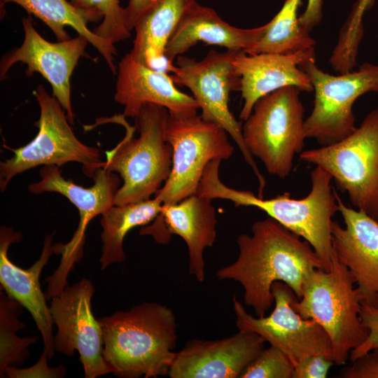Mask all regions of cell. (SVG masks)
<instances>
[{
    "label": "cell",
    "mask_w": 378,
    "mask_h": 378,
    "mask_svg": "<svg viewBox=\"0 0 378 378\" xmlns=\"http://www.w3.org/2000/svg\"><path fill=\"white\" fill-rule=\"evenodd\" d=\"M251 234H239L237 258L216 272L218 280L239 282L244 304L256 316H265L274 302L272 286L282 281L300 299L315 270L326 265L312 246L271 217L253 223Z\"/></svg>",
    "instance_id": "1"
},
{
    "label": "cell",
    "mask_w": 378,
    "mask_h": 378,
    "mask_svg": "<svg viewBox=\"0 0 378 378\" xmlns=\"http://www.w3.org/2000/svg\"><path fill=\"white\" fill-rule=\"evenodd\" d=\"M221 160H213L205 167L197 194L232 202L234 206H253L265 212L286 228L303 238L313 248L328 270L334 251L330 224L339 211L330 174L319 166L310 173L312 187L302 199H293L288 192L264 199L248 190L225 186L219 178Z\"/></svg>",
    "instance_id": "2"
},
{
    "label": "cell",
    "mask_w": 378,
    "mask_h": 378,
    "mask_svg": "<svg viewBox=\"0 0 378 378\" xmlns=\"http://www.w3.org/2000/svg\"><path fill=\"white\" fill-rule=\"evenodd\" d=\"M104 357L120 378L168 375L176 352L177 323L171 309L144 302L99 319Z\"/></svg>",
    "instance_id": "3"
},
{
    "label": "cell",
    "mask_w": 378,
    "mask_h": 378,
    "mask_svg": "<svg viewBox=\"0 0 378 378\" xmlns=\"http://www.w3.org/2000/svg\"><path fill=\"white\" fill-rule=\"evenodd\" d=\"M169 111L148 103L130 125L122 115L118 122L125 128V137L106 152L103 168L118 174L122 180L115 205L150 199L167 181L172 170L173 150L165 138Z\"/></svg>",
    "instance_id": "4"
},
{
    "label": "cell",
    "mask_w": 378,
    "mask_h": 378,
    "mask_svg": "<svg viewBox=\"0 0 378 378\" xmlns=\"http://www.w3.org/2000/svg\"><path fill=\"white\" fill-rule=\"evenodd\" d=\"M355 284L354 277L334 252L328 270L313 271L301 298L291 302L302 318L315 320L326 330L337 365L345 364L351 351L368 335L360 317L363 298Z\"/></svg>",
    "instance_id": "5"
},
{
    "label": "cell",
    "mask_w": 378,
    "mask_h": 378,
    "mask_svg": "<svg viewBox=\"0 0 378 378\" xmlns=\"http://www.w3.org/2000/svg\"><path fill=\"white\" fill-rule=\"evenodd\" d=\"M295 86L276 90L259 99L244 120L242 135L253 156L267 172L280 178L291 173L296 153L302 152L304 108Z\"/></svg>",
    "instance_id": "6"
},
{
    "label": "cell",
    "mask_w": 378,
    "mask_h": 378,
    "mask_svg": "<svg viewBox=\"0 0 378 378\" xmlns=\"http://www.w3.org/2000/svg\"><path fill=\"white\" fill-rule=\"evenodd\" d=\"M300 159L328 171L351 204L378 221V107L343 140L304 150Z\"/></svg>",
    "instance_id": "7"
},
{
    "label": "cell",
    "mask_w": 378,
    "mask_h": 378,
    "mask_svg": "<svg viewBox=\"0 0 378 378\" xmlns=\"http://www.w3.org/2000/svg\"><path fill=\"white\" fill-rule=\"evenodd\" d=\"M238 52L211 50L200 60L180 55L171 76L175 83L190 90L202 111L201 116L221 126L234 141L257 178L258 196L263 197L265 179L244 143L241 123L229 107L231 92L240 91L241 88V78L234 64Z\"/></svg>",
    "instance_id": "8"
},
{
    "label": "cell",
    "mask_w": 378,
    "mask_h": 378,
    "mask_svg": "<svg viewBox=\"0 0 378 378\" xmlns=\"http://www.w3.org/2000/svg\"><path fill=\"white\" fill-rule=\"evenodd\" d=\"M33 94L40 107V117L35 122L38 131L25 146L8 148L13 156L0 164L1 191L17 174L40 165L61 167L76 162L82 164L83 172L90 177L104 167L99 149L84 144L76 137L57 99L42 85Z\"/></svg>",
    "instance_id": "9"
},
{
    "label": "cell",
    "mask_w": 378,
    "mask_h": 378,
    "mask_svg": "<svg viewBox=\"0 0 378 378\" xmlns=\"http://www.w3.org/2000/svg\"><path fill=\"white\" fill-rule=\"evenodd\" d=\"M227 132L201 115L190 116L169 113L165 138L173 150L169 176L155 194L162 205L177 203L197 194L207 164L213 160H227L233 152Z\"/></svg>",
    "instance_id": "10"
},
{
    "label": "cell",
    "mask_w": 378,
    "mask_h": 378,
    "mask_svg": "<svg viewBox=\"0 0 378 378\" xmlns=\"http://www.w3.org/2000/svg\"><path fill=\"white\" fill-rule=\"evenodd\" d=\"M300 67L309 76L314 92V107L304 120L306 138L321 146L336 144L356 129L353 106L361 95L378 92V65L363 63L358 71L331 75L319 69L315 57Z\"/></svg>",
    "instance_id": "11"
},
{
    "label": "cell",
    "mask_w": 378,
    "mask_h": 378,
    "mask_svg": "<svg viewBox=\"0 0 378 378\" xmlns=\"http://www.w3.org/2000/svg\"><path fill=\"white\" fill-rule=\"evenodd\" d=\"M41 180L30 183L28 190L34 194L45 192H58L66 197L78 209L79 223L71 240L66 244H53L54 253L62 255L60 263L52 275L46 279V293L50 296L59 294L67 286V276L74 264L83 257L85 230L89 223L115 204V195L122 178L103 167L92 176L94 184L84 188L62 176L59 167L44 165L39 171Z\"/></svg>",
    "instance_id": "12"
},
{
    "label": "cell",
    "mask_w": 378,
    "mask_h": 378,
    "mask_svg": "<svg viewBox=\"0 0 378 378\" xmlns=\"http://www.w3.org/2000/svg\"><path fill=\"white\" fill-rule=\"evenodd\" d=\"M272 294L274 308L270 315L261 317L248 313L236 296L233 297L238 329L257 333L287 354L295 366L312 355L333 360L332 342L323 328L314 319L302 318L292 307L291 302L298 298L291 288L276 281L272 286Z\"/></svg>",
    "instance_id": "13"
},
{
    "label": "cell",
    "mask_w": 378,
    "mask_h": 378,
    "mask_svg": "<svg viewBox=\"0 0 378 378\" xmlns=\"http://www.w3.org/2000/svg\"><path fill=\"white\" fill-rule=\"evenodd\" d=\"M94 290L92 282L82 279L53 297L50 306L52 321L57 327L55 350L69 356L78 351L85 378L112 372L104 357L102 326L92 311Z\"/></svg>",
    "instance_id": "14"
},
{
    "label": "cell",
    "mask_w": 378,
    "mask_h": 378,
    "mask_svg": "<svg viewBox=\"0 0 378 378\" xmlns=\"http://www.w3.org/2000/svg\"><path fill=\"white\" fill-rule=\"evenodd\" d=\"M24 40L22 45L6 54L0 63V77L4 80L17 62L27 65L26 76L38 72L50 84L53 96L74 123L71 102V77L89 43L83 36L52 43L46 40L35 29L31 17L22 19Z\"/></svg>",
    "instance_id": "15"
},
{
    "label": "cell",
    "mask_w": 378,
    "mask_h": 378,
    "mask_svg": "<svg viewBox=\"0 0 378 378\" xmlns=\"http://www.w3.org/2000/svg\"><path fill=\"white\" fill-rule=\"evenodd\" d=\"M265 340L252 331L239 330L219 340H193L176 353L171 378H240L264 349Z\"/></svg>",
    "instance_id": "16"
},
{
    "label": "cell",
    "mask_w": 378,
    "mask_h": 378,
    "mask_svg": "<svg viewBox=\"0 0 378 378\" xmlns=\"http://www.w3.org/2000/svg\"><path fill=\"white\" fill-rule=\"evenodd\" d=\"M334 191L345 226L333 220L331 222L333 251L354 277L363 302L375 304L378 298V221L346 206Z\"/></svg>",
    "instance_id": "17"
},
{
    "label": "cell",
    "mask_w": 378,
    "mask_h": 378,
    "mask_svg": "<svg viewBox=\"0 0 378 378\" xmlns=\"http://www.w3.org/2000/svg\"><path fill=\"white\" fill-rule=\"evenodd\" d=\"M211 200L195 194L177 203L162 205L153 223L140 230L141 234L151 235L163 244L172 234L180 236L188 249L189 272L200 282L205 278L204 251L213 246L216 237L217 219Z\"/></svg>",
    "instance_id": "18"
},
{
    "label": "cell",
    "mask_w": 378,
    "mask_h": 378,
    "mask_svg": "<svg viewBox=\"0 0 378 378\" xmlns=\"http://www.w3.org/2000/svg\"><path fill=\"white\" fill-rule=\"evenodd\" d=\"M313 57L314 48L288 55L239 51L234 64L241 78L244 102L240 119L248 118L259 99L280 88L295 86L300 91L312 92L311 80L300 65Z\"/></svg>",
    "instance_id": "19"
},
{
    "label": "cell",
    "mask_w": 378,
    "mask_h": 378,
    "mask_svg": "<svg viewBox=\"0 0 378 378\" xmlns=\"http://www.w3.org/2000/svg\"><path fill=\"white\" fill-rule=\"evenodd\" d=\"M117 76L114 100L124 106L125 117L134 118L148 103L165 107L171 115L197 114L195 99L179 90L167 72L143 64L130 53L118 63Z\"/></svg>",
    "instance_id": "20"
},
{
    "label": "cell",
    "mask_w": 378,
    "mask_h": 378,
    "mask_svg": "<svg viewBox=\"0 0 378 378\" xmlns=\"http://www.w3.org/2000/svg\"><path fill=\"white\" fill-rule=\"evenodd\" d=\"M53 234L46 235L40 258L34 265L22 269L14 264L9 258L8 251L13 243L19 242L22 238L20 232L11 227L1 226L0 228V282L6 294L18 301L32 316L40 331L44 344L43 350L48 353L49 359L55 355L54 324L46 303V297L42 292L39 276L50 255L54 253Z\"/></svg>",
    "instance_id": "21"
},
{
    "label": "cell",
    "mask_w": 378,
    "mask_h": 378,
    "mask_svg": "<svg viewBox=\"0 0 378 378\" xmlns=\"http://www.w3.org/2000/svg\"><path fill=\"white\" fill-rule=\"evenodd\" d=\"M264 25L242 29L224 21L212 8L195 3L186 13L170 37L164 57L171 71L174 60L199 42L234 51H246L264 35Z\"/></svg>",
    "instance_id": "22"
},
{
    "label": "cell",
    "mask_w": 378,
    "mask_h": 378,
    "mask_svg": "<svg viewBox=\"0 0 378 378\" xmlns=\"http://www.w3.org/2000/svg\"><path fill=\"white\" fill-rule=\"evenodd\" d=\"M196 0H161L135 26L132 57L150 68L171 71L164 50L181 20Z\"/></svg>",
    "instance_id": "23"
},
{
    "label": "cell",
    "mask_w": 378,
    "mask_h": 378,
    "mask_svg": "<svg viewBox=\"0 0 378 378\" xmlns=\"http://www.w3.org/2000/svg\"><path fill=\"white\" fill-rule=\"evenodd\" d=\"M1 6L15 3L43 22L56 36L58 41L70 38L66 27H71L78 34L85 36L102 55L111 71L117 74L114 64V55L117 50L114 44L97 36L88 27L83 13L67 0H0Z\"/></svg>",
    "instance_id": "24"
},
{
    "label": "cell",
    "mask_w": 378,
    "mask_h": 378,
    "mask_svg": "<svg viewBox=\"0 0 378 378\" xmlns=\"http://www.w3.org/2000/svg\"><path fill=\"white\" fill-rule=\"evenodd\" d=\"M162 201L155 196L137 202L114 204L102 214V242L100 263L102 270L113 262L125 260L123 241L130 230L152 222L161 212Z\"/></svg>",
    "instance_id": "25"
},
{
    "label": "cell",
    "mask_w": 378,
    "mask_h": 378,
    "mask_svg": "<svg viewBox=\"0 0 378 378\" xmlns=\"http://www.w3.org/2000/svg\"><path fill=\"white\" fill-rule=\"evenodd\" d=\"M300 2L301 0H286L281 10L268 22L262 37L246 52L288 55L314 48L316 41L302 27L298 17Z\"/></svg>",
    "instance_id": "26"
},
{
    "label": "cell",
    "mask_w": 378,
    "mask_h": 378,
    "mask_svg": "<svg viewBox=\"0 0 378 378\" xmlns=\"http://www.w3.org/2000/svg\"><path fill=\"white\" fill-rule=\"evenodd\" d=\"M23 306L0 292V377H5L9 367L21 365L29 357L28 347L37 342V337H20L16 332L26 325L19 319Z\"/></svg>",
    "instance_id": "27"
},
{
    "label": "cell",
    "mask_w": 378,
    "mask_h": 378,
    "mask_svg": "<svg viewBox=\"0 0 378 378\" xmlns=\"http://www.w3.org/2000/svg\"><path fill=\"white\" fill-rule=\"evenodd\" d=\"M85 15L88 22L102 20L92 31L99 37L115 44L128 38L130 31L126 23V9L119 0H70Z\"/></svg>",
    "instance_id": "28"
},
{
    "label": "cell",
    "mask_w": 378,
    "mask_h": 378,
    "mask_svg": "<svg viewBox=\"0 0 378 378\" xmlns=\"http://www.w3.org/2000/svg\"><path fill=\"white\" fill-rule=\"evenodd\" d=\"M295 365L279 348L265 349L245 369L240 378H294Z\"/></svg>",
    "instance_id": "29"
},
{
    "label": "cell",
    "mask_w": 378,
    "mask_h": 378,
    "mask_svg": "<svg viewBox=\"0 0 378 378\" xmlns=\"http://www.w3.org/2000/svg\"><path fill=\"white\" fill-rule=\"evenodd\" d=\"M375 0H358L340 31L337 43L346 50H354L358 48L363 35L362 18L364 13L370 9Z\"/></svg>",
    "instance_id": "30"
},
{
    "label": "cell",
    "mask_w": 378,
    "mask_h": 378,
    "mask_svg": "<svg viewBox=\"0 0 378 378\" xmlns=\"http://www.w3.org/2000/svg\"><path fill=\"white\" fill-rule=\"evenodd\" d=\"M360 317L368 330V335L360 346L351 351L349 358L351 362L369 351L378 348V298L375 304L362 303Z\"/></svg>",
    "instance_id": "31"
},
{
    "label": "cell",
    "mask_w": 378,
    "mask_h": 378,
    "mask_svg": "<svg viewBox=\"0 0 378 378\" xmlns=\"http://www.w3.org/2000/svg\"><path fill=\"white\" fill-rule=\"evenodd\" d=\"M48 353L43 350L38 362L31 367L19 369L18 367H9L6 370V375L10 378H61L66 374L63 365L56 368H50L48 365Z\"/></svg>",
    "instance_id": "32"
},
{
    "label": "cell",
    "mask_w": 378,
    "mask_h": 378,
    "mask_svg": "<svg viewBox=\"0 0 378 378\" xmlns=\"http://www.w3.org/2000/svg\"><path fill=\"white\" fill-rule=\"evenodd\" d=\"M342 378H378V348L372 349L340 371Z\"/></svg>",
    "instance_id": "33"
},
{
    "label": "cell",
    "mask_w": 378,
    "mask_h": 378,
    "mask_svg": "<svg viewBox=\"0 0 378 378\" xmlns=\"http://www.w3.org/2000/svg\"><path fill=\"white\" fill-rule=\"evenodd\" d=\"M334 360L321 355L309 356L295 366L294 378H326Z\"/></svg>",
    "instance_id": "34"
},
{
    "label": "cell",
    "mask_w": 378,
    "mask_h": 378,
    "mask_svg": "<svg viewBox=\"0 0 378 378\" xmlns=\"http://www.w3.org/2000/svg\"><path fill=\"white\" fill-rule=\"evenodd\" d=\"M161 0H129L126 9V23L130 31Z\"/></svg>",
    "instance_id": "35"
},
{
    "label": "cell",
    "mask_w": 378,
    "mask_h": 378,
    "mask_svg": "<svg viewBox=\"0 0 378 378\" xmlns=\"http://www.w3.org/2000/svg\"><path fill=\"white\" fill-rule=\"evenodd\" d=\"M323 0H307V7L299 16V21L303 28L310 31L322 18Z\"/></svg>",
    "instance_id": "36"
}]
</instances>
